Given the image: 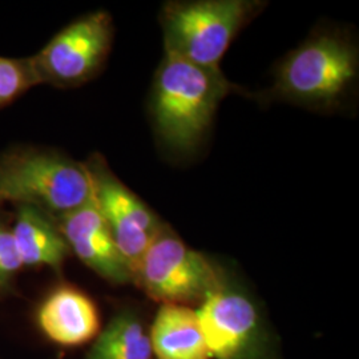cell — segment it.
Returning <instances> with one entry per match:
<instances>
[{
  "instance_id": "11",
  "label": "cell",
  "mask_w": 359,
  "mask_h": 359,
  "mask_svg": "<svg viewBox=\"0 0 359 359\" xmlns=\"http://www.w3.org/2000/svg\"><path fill=\"white\" fill-rule=\"evenodd\" d=\"M11 226L23 268L47 266L60 273L71 250L56 219L34 206H16Z\"/></svg>"
},
{
  "instance_id": "12",
  "label": "cell",
  "mask_w": 359,
  "mask_h": 359,
  "mask_svg": "<svg viewBox=\"0 0 359 359\" xmlns=\"http://www.w3.org/2000/svg\"><path fill=\"white\" fill-rule=\"evenodd\" d=\"M149 339L157 359H210L197 313L187 305H161Z\"/></svg>"
},
{
  "instance_id": "6",
  "label": "cell",
  "mask_w": 359,
  "mask_h": 359,
  "mask_svg": "<svg viewBox=\"0 0 359 359\" xmlns=\"http://www.w3.org/2000/svg\"><path fill=\"white\" fill-rule=\"evenodd\" d=\"M112 40L109 13L96 11L79 18L31 57L40 84L72 88L90 81L107 62Z\"/></svg>"
},
{
  "instance_id": "10",
  "label": "cell",
  "mask_w": 359,
  "mask_h": 359,
  "mask_svg": "<svg viewBox=\"0 0 359 359\" xmlns=\"http://www.w3.org/2000/svg\"><path fill=\"white\" fill-rule=\"evenodd\" d=\"M36 321L41 333L62 346H81L100 330L97 306L88 295L72 286L52 290L40 304Z\"/></svg>"
},
{
  "instance_id": "14",
  "label": "cell",
  "mask_w": 359,
  "mask_h": 359,
  "mask_svg": "<svg viewBox=\"0 0 359 359\" xmlns=\"http://www.w3.org/2000/svg\"><path fill=\"white\" fill-rule=\"evenodd\" d=\"M38 84L40 81L31 57L0 56V108L13 103Z\"/></svg>"
},
{
  "instance_id": "1",
  "label": "cell",
  "mask_w": 359,
  "mask_h": 359,
  "mask_svg": "<svg viewBox=\"0 0 359 359\" xmlns=\"http://www.w3.org/2000/svg\"><path fill=\"white\" fill-rule=\"evenodd\" d=\"M234 87L219 69L164 53L154 76L151 111L154 128L172 151L191 152L210 128L218 105Z\"/></svg>"
},
{
  "instance_id": "2",
  "label": "cell",
  "mask_w": 359,
  "mask_h": 359,
  "mask_svg": "<svg viewBox=\"0 0 359 359\" xmlns=\"http://www.w3.org/2000/svg\"><path fill=\"white\" fill-rule=\"evenodd\" d=\"M92 197L88 168L65 154L19 148L0 156V208L34 206L56 219Z\"/></svg>"
},
{
  "instance_id": "13",
  "label": "cell",
  "mask_w": 359,
  "mask_h": 359,
  "mask_svg": "<svg viewBox=\"0 0 359 359\" xmlns=\"http://www.w3.org/2000/svg\"><path fill=\"white\" fill-rule=\"evenodd\" d=\"M149 334L130 310L117 313L95 338L86 359H151Z\"/></svg>"
},
{
  "instance_id": "8",
  "label": "cell",
  "mask_w": 359,
  "mask_h": 359,
  "mask_svg": "<svg viewBox=\"0 0 359 359\" xmlns=\"http://www.w3.org/2000/svg\"><path fill=\"white\" fill-rule=\"evenodd\" d=\"M210 358L258 359L266 339L256 304L237 287L222 283L196 310Z\"/></svg>"
},
{
  "instance_id": "15",
  "label": "cell",
  "mask_w": 359,
  "mask_h": 359,
  "mask_svg": "<svg viewBox=\"0 0 359 359\" xmlns=\"http://www.w3.org/2000/svg\"><path fill=\"white\" fill-rule=\"evenodd\" d=\"M22 269L23 264L15 246L11 225L0 216V297L13 292L15 280Z\"/></svg>"
},
{
  "instance_id": "3",
  "label": "cell",
  "mask_w": 359,
  "mask_h": 359,
  "mask_svg": "<svg viewBox=\"0 0 359 359\" xmlns=\"http://www.w3.org/2000/svg\"><path fill=\"white\" fill-rule=\"evenodd\" d=\"M262 7L261 1L250 0L169 1L161 11L165 52L219 69L233 39Z\"/></svg>"
},
{
  "instance_id": "5",
  "label": "cell",
  "mask_w": 359,
  "mask_h": 359,
  "mask_svg": "<svg viewBox=\"0 0 359 359\" xmlns=\"http://www.w3.org/2000/svg\"><path fill=\"white\" fill-rule=\"evenodd\" d=\"M135 283L161 305H187L201 302L222 277L204 255L163 226L142 256Z\"/></svg>"
},
{
  "instance_id": "4",
  "label": "cell",
  "mask_w": 359,
  "mask_h": 359,
  "mask_svg": "<svg viewBox=\"0 0 359 359\" xmlns=\"http://www.w3.org/2000/svg\"><path fill=\"white\" fill-rule=\"evenodd\" d=\"M358 75L353 43L323 32L290 52L276 74L273 93L293 103L330 108L339 103Z\"/></svg>"
},
{
  "instance_id": "9",
  "label": "cell",
  "mask_w": 359,
  "mask_h": 359,
  "mask_svg": "<svg viewBox=\"0 0 359 359\" xmlns=\"http://www.w3.org/2000/svg\"><path fill=\"white\" fill-rule=\"evenodd\" d=\"M69 250L104 280L116 285L133 283L124 258L93 197L87 204L56 218Z\"/></svg>"
},
{
  "instance_id": "7",
  "label": "cell",
  "mask_w": 359,
  "mask_h": 359,
  "mask_svg": "<svg viewBox=\"0 0 359 359\" xmlns=\"http://www.w3.org/2000/svg\"><path fill=\"white\" fill-rule=\"evenodd\" d=\"M86 165L92 180L93 200L135 283L142 256L164 224L116 177L100 156L90 157Z\"/></svg>"
}]
</instances>
